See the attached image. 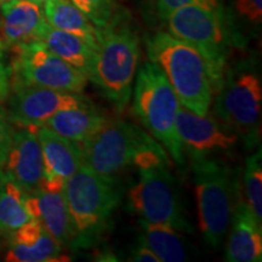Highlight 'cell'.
<instances>
[{
	"label": "cell",
	"instance_id": "1",
	"mask_svg": "<svg viewBox=\"0 0 262 262\" xmlns=\"http://www.w3.org/2000/svg\"><path fill=\"white\" fill-rule=\"evenodd\" d=\"M140 55L139 35L129 18L117 10L106 26L97 28V49L89 80L118 112H124L131 101Z\"/></svg>",
	"mask_w": 262,
	"mask_h": 262
},
{
	"label": "cell",
	"instance_id": "2",
	"mask_svg": "<svg viewBox=\"0 0 262 262\" xmlns=\"http://www.w3.org/2000/svg\"><path fill=\"white\" fill-rule=\"evenodd\" d=\"M122 194L118 178L100 175L85 164L66 181L63 195L74 229L73 249L100 243Z\"/></svg>",
	"mask_w": 262,
	"mask_h": 262
},
{
	"label": "cell",
	"instance_id": "3",
	"mask_svg": "<svg viewBox=\"0 0 262 262\" xmlns=\"http://www.w3.org/2000/svg\"><path fill=\"white\" fill-rule=\"evenodd\" d=\"M145 44L149 61L165 74L180 104L199 116L210 112L214 90L201 54L166 31L148 35Z\"/></svg>",
	"mask_w": 262,
	"mask_h": 262
},
{
	"label": "cell",
	"instance_id": "4",
	"mask_svg": "<svg viewBox=\"0 0 262 262\" xmlns=\"http://www.w3.org/2000/svg\"><path fill=\"white\" fill-rule=\"evenodd\" d=\"M131 98L133 112L147 133L179 166H185L186 156L176 129L180 101L158 66L150 61L140 66Z\"/></svg>",
	"mask_w": 262,
	"mask_h": 262
},
{
	"label": "cell",
	"instance_id": "5",
	"mask_svg": "<svg viewBox=\"0 0 262 262\" xmlns=\"http://www.w3.org/2000/svg\"><path fill=\"white\" fill-rule=\"evenodd\" d=\"M199 228L206 244L219 249L227 234L241 183L221 158L191 160Z\"/></svg>",
	"mask_w": 262,
	"mask_h": 262
},
{
	"label": "cell",
	"instance_id": "6",
	"mask_svg": "<svg viewBox=\"0 0 262 262\" xmlns=\"http://www.w3.org/2000/svg\"><path fill=\"white\" fill-rule=\"evenodd\" d=\"M169 160L165 153L136 168L139 179L127 192V205L142 220L193 234L194 228L188 221L180 185L170 171Z\"/></svg>",
	"mask_w": 262,
	"mask_h": 262
},
{
	"label": "cell",
	"instance_id": "7",
	"mask_svg": "<svg viewBox=\"0 0 262 262\" xmlns=\"http://www.w3.org/2000/svg\"><path fill=\"white\" fill-rule=\"evenodd\" d=\"M212 102V114L235 131L248 148L260 146L262 81L256 64L245 61L227 66Z\"/></svg>",
	"mask_w": 262,
	"mask_h": 262
},
{
	"label": "cell",
	"instance_id": "8",
	"mask_svg": "<svg viewBox=\"0 0 262 262\" xmlns=\"http://www.w3.org/2000/svg\"><path fill=\"white\" fill-rule=\"evenodd\" d=\"M162 24L166 32L201 54L210 75L214 94L221 86L228 62L231 34L224 10L189 4L176 9Z\"/></svg>",
	"mask_w": 262,
	"mask_h": 262
},
{
	"label": "cell",
	"instance_id": "9",
	"mask_svg": "<svg viewBox=\"0 0 262 262\" xmlns=\"http://www.w3.org/2000/svg\"><path fill=\"white\" fill-rule=\"evenodd\" d=\"M160 146L135 124L108 118L81 145V150L85 165L102 176L118 178L126 169L137 168L148 153Z\"/></svg>",
	"mask_w": 262,
	"mask_h": 262
},
{
	"label": "cell",
	"instance_id": "10",
	"mask_svg": "<svg viewBox=\"0 0 262 262\" xmlns=\"http://www.w3.org/2000/svg\"><path fill=\"white\" fill-rule=\"evenodd\" d=\"M14 60L9 66L10 85H34L81 94L88 77L49 51L41 41L11 50Z\"/></svg>",
	"mask_w": 262,
	"mask_h": 262
},
{
	"label": "cell",
	"instance_id": "11",
	"mask_svg": "<svg viewBox=\"0 0 262 262\" xmlns=\"http://www.w3.org/2000/svg\"><path fill=\"white\" fill-rule=\"evenodd\" d=\"M176 129L185 156L191 160L231 156L241 142L238 134L209 112L199 116L180 104Z\"/></svg>",
	"mask_w": 262,
	"mask_h": 262
},
{
	"label": "cell",
	"instance_id": "12",
	"mask_svg": "<svg viewBox=\"0 0 262 262\" xmlns=\"http://www.w3.org/2000/svg\"><path fill=\"white\" fill-rule=\"evenodd\" d=\"M8 117L16 127L37 130L60 111L93 104L84 95L34 85H11Z\"/></svg>",
	"mask_w": 262,
	"mask_h": 262
},
{
	"label": "cell",
	"instance_id": "13",
	"mask_svg": "<svg viewBox=\"0 0 262 262\" xmlns=\"http://www.w3.org/2000/svg\"><path fill=\"white\" fill-rule=\"evenodd\" d=\"M37 136L44 163L38 191L62 192L66 181L84 164L81 145L57 135L47 126L38 127Z\"/></svg>",
	"mask_w": 262,
	"mask_h": 262
},
{
	"label": "cell",
	"instance_id": "14",
	"mask_svg": "<svg viewBox=\"0 0 262 262\" xmlns=\"http://www.w3.org/2000/svg\"><path fill=\"white\" fill-rule=\"evenodd\" d=\"M4 175L27 193L37 192L44 175V163L37 130L16 127L4 164Z\"/></svg>",
	"mask_w": 262,
	"mask_h": 262
},
{
	"label": "cell",
	"instance_id": "15",
	"mask_svg": "<svg viewBox=\"0 0 262 262\" xmlns=\"http://www.w3.org/2000/svg\"><path fill=\"white\" fill-rule=\"evenodd\" d=\"M40 4L32 0H6L0 4V40L9 50L40 41L47 27Z\"/></svg>",
	"mask_w": 262,
	"mask_h": 262
},
{
	"label": "cell",
	"instance_id": "16",
	"mask_svg": "<svg viewBox=\"0 0 262 262\" xmlns=\"http://www.w3.org/2000/svg\"><path fill=\"white\" fill-rule=\"evenodd\" d=\"M225 250V261L260 262L262 260V222L255 217L247 202L235 203Z\"/></svg>",
	"mask_w": 262,
	"mask_h": 262
},
{
	"label": "cell",
	"instance_id": "17",
	"mask_svg": "<svg viewBox=\"0 0 262 262\" xmlns=\"http://www.w3.org/2000/svg\"><path fill=\"white\" fill-rule=\"evenodd\" d=\"M25 205L31 219L40 222L62 248H73L74 229L68 214L63 191L27 193Z\"/></svg>",
	"mask_w": 262,
	"mask_h": 262
},
{
	"label": "cell",
	"instance_id": "18",
	"mask_svg": "<svg viewBox=\"0 0 262 262\" xmlns=\"http://www.w3.org/2000/svg\"><path fill=\"white\" fill-rule=\"evenodd\" d=\"M62 248L40 222L29 220L22 227L9 234V262H50L63 261Z\"/></svg>",
	"mask_w": 262,
	"mask_h": 262
},
{
	"label": "cell",
	"instance_id": "19",
	"mask_svg": "<svg viewBox=\"0 0 262 262\" xmlns=\"http://www.w3.org/2000/svg\"><path fill=\"white\" fill-rule=\"evenodd\" d=\"M108 118L93 104L60 111L45 123L44 126L64 139L83 145L103 125Z\"/></svg>",
	"mask_w": 262,
	"mask_h": 262
},
{
	"label": "cell",
	"instance_id": "20",
	"mask_svg": "<svg viewBox=\"0 0 262 262\" xmlns=\"http://www.w3.org/2000/svg\"><path fill=\"white\" fill-rule=\"evenodd\" d=\"M40 41L52 54L73 66L89 79L95 60V49L77 35L58 31L47 25Z\"/></svg>",
	"mask_w": 262,
	"mask_h": 262
},
{
	"label": "cell",
	"instance_id": "21",
	"mask_svg": "<svg viewBox=\"0 0 262 262\" xmlns=\"http://www.w3.org/2000/svg\"><path fill=\"white\" fill-rule=\"evenodd\" d=\"M42 11L49 26L77 35L96 51L97 28L71 0H47Z\"/></svg>",
	"mask_w": 262,
	"mask_h": 262
},
{
	"label": "cell",
	"instance_id": "22",
	"mask_svg": "<svg viewBox=\"0 0 262 262\" xmlns=\"http://www.w3.org/2000/svg\"><path fill=\"white\" fill-rule=\"evenodd\" d=\"M140 239L148 247L160 262L188 261V245L182 232L168 225L155 224L140 219Z\"/></svg>",
	"mask_w": 262,
	"mask_h": 262
},
{
	"label": "cell",
	"instance_id": "23",
	"mask_svg": "<svg viewBox=\"0 0 262 262\" xmlns=\"http://www.w3.org/2000/svg\"><path fill=\"white\" fill-rule=\"evenodd\" d=\"M25 192L14 180L0 179V232L10 234L32 220L26 210Z\"/></svg>",
	"mask_w": 262,
	"mask_h": 262
},
{
	"label": "cell",
	"instance_id": "24",
	"mask_svg": "<svg viewBox=\"0 0 262 262\" xmlns=\"http://www.w3.org/2000/svg\"><path fill=\"white\" fill-rule=\"evenodd\" d=\"M243 181L247 204L255 217L262 222V152L260 146L256 152L247 158Z\"/></svg>",
	"mask_w": 262,
	"mask_h": 262
},
{
	"label": "cell",
	"instance_id": "25",
	"mask_svg": "<svg viewBox=\"0 0 262 262\" xmlns=\"http://www.w3.org/2000/svg\"><path fill=\"white\" fill-rule=\"evenodd\" d=\"M232 24L228 25L229 34L237 39L238 32L260 31L262 24V0H234Z\"/></svg>",
	"mask_w": 262,
	"mask_h": 262
},
{
	"label": "cell",
	"instance_id": "26",
	"mask_svg": "<svg viewBox=\"0 0 262 262\" xmlns=\"http://www.w3.org/2000/svg\"><path fill=\"white\" fill-rule=\"evenodd\" d=\"M150 17L163 22L176 9L185 5L195 4L215 10L222 9L221 0H140Z\"/></svg>",
	"mask_w": 262,
	"mask_h": 262
},
{
	"label": "cell",
	"instance_id": "27",
	"mask_svg": "<svg viewBox=\"0 0 262 262\" xmlns=\"http://www.w3.org/2000/svg\"><path fill=\"white\" fill-rule=\"evenodd\" d=\"M96 28L106 26L117 11V0H71Z\"/></svg>",
	"mask_w": 262,
	"mask_h": 262
},
{
	"label": "cell",
	"instance_id": "28",
	"mask_svg": "<svg viewBox=\"0 0 262 262\" xmlns=\"http://www.w3.org/2000/svg\"><path fill=\"white\" fill-rule=\"evenodd\" d=\"M14 127L10 123L8 112L0 106V179L4 176V164L11 145Z\"/></svg>",
	"mask_w": 262,
	"mask_h": 262
},
{
	"label": "cell",
	"instance_id": "29",
	"mask_svg": "<svg viewBox=\"0 0 262 262\" xmlns=\"http://www.w3.org/2000/svg\"><path fill=\"white\" fill-rule=\"evenodd\" d=\"M5 48L0 40V102L8 98L11 85H10V70L5 64Z\"/></svg>",
	"mask_w": 262,
	"mask_h": 262
},
{
	"label": "cell",
	"instance_id": "30",
	"mask_svg": "<svg viewBox=\"0 0 262 262\" xmlns=\"http://www.w3.org/2000/svg\"><path fill=\"white\" fill-rule=\"evenodd\" d=\"M129 260L135 262H160L156 254L141 239L139 241V244L131 250Z\"/></svg>",
	"mask_w": 262,
	"mask_h": 262
},
{
	"label": "cell",
	"instance_id": "31",
	"mask_svg": "<svg viewBox=\"0 0 262 262\" xmlns=\"http://www.w3.org/2000/svg\"><path fill=\"white\" fill-rule=\"evenodd\" d=\"M32 2H35V3H38V4L42 5V4H44L45 2H47V0H32Z\"/></svg>",
	"mask_w": 262,
	"mask_h": 262
},
{
	"label": "cell",
	"instance_id": "32",
	"mask_svg": "<svg viewBox=\"0 0 262 262\" xmlns=\"http://www.w3.org/2000/svg\"><path fill=\"white\" fill-rule=\"evenodd\" d=\"M0 238H2V232H0ZM0 247H2V241H0Z\"/></svg>",
	"mask_w": 262,
	"mask_h": 262
},
{
	"label": "cell",
	"instance_id": "33",
	"mask_svg": "<svg viewBox=\"0 0 262 262\" xmlns=\"http://www.w3.org/2000/svg\"><path fill=\"white\" fill-rule=\"evenodd\" d=\"M4 2H6V0H0V4H2V3H4Z\"/></svg>",
	"mask_w": 262,
	"mask_h": 262
}]
</instances>
